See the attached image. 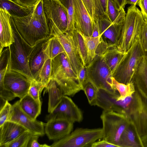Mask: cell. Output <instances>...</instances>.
I'll use <instances>...</instances> for the list:
<instances>
[{"label": "cell", "instance_id": "cell-51", "mask_svg": "<svg viewBox=\"0 0 147 147\" xmlns=\"http://www.w3.org/2000/svg\"><path fill=\"white\" fill-rule=\"evenodd\" d=\"M140 0H126V4L136 5L138 4Z\"/></svg>", "mask_w": 147, "mask_h": 147}, {"label": "cell", "instance_id": "cell-44", "mask_svg": "<svg viewBox=\"0 0 147 147\" xmlns=\"http://www.w3.org/2000/svg\"><path fill=\"white\" fill-rule=\"evenodd\" d=\"M40 136L37 135H33L31 138L28 147H50L46 144H40L38 143V140Z\"/></svg>", "mask_w": 147, "mask_h": 147}, {"label": "cell", "instance_id": "cell-36", "mask_svg": "<svg viewBox=\"0 0 147 147\" xmlns=\"http://www.w3.org/2000/svg\"><path fill=\"white\" fill-rule=\"evenodd\" d=\"M92 1L94 9V20L98 19L100 16L107 14V0H92Z\"/></svg>", "mask_w": 147, "mask_h": 147}, {"label": "cell", "instance_id": "cell-41", "mask_svg": "<svg viewBox=\"0 0 147 147\" xmlns=\"http://www.w3.org/2000/svg\"><path fill=\"white\" fill-rule=\"evenodd\" d=\"M91 19L94 23V9L92 0H82Z\"/></svg>", "mask_w": 147, "mask_h": 147}, {"label": "cell", "instance_id": "cell-4", "mask_svg": "<svg viewBox=\"0 0 147 147\" xmlns=\"http://www.w3.org/2000/svg\"><path fill=\"white\" fill-rule=\"evenodd\" d=\"M10 21L14 33L15 41L8 47L10 57L8 69L20 73L31 81H33L35 80L28 64V57L33 46L29 45L22 37L11 16Z\"/></svg>", "mask_w": 147, "mask_h": 147}, {"label": "cell", "instance_id": "cell-45", "mask_svg": "<svg viewBox=\"0 0 147 147\" xmlns=\"http://www.w3.org/2000/svg\"><path fill=\"white\" fill-rule=\"evenodd\" d=\"M138 5L144 22L147 23V0H140Z\"/></svg>", "mask_w": 147, "mask_h": 147}, {"label": "cell", "instance_id": "cell-40", "mask_svg": "<svg viewBox=\"0 0 147 147\" xmlns=\"http://www.w3.org/2000/svg\"><path fill=\"white\" fill-rule=\"evenodd\" d=\"M44 0H40L34 7L33 13L47 21L44 9Z\"/></svg>", "mask_w": 147, "mask_h": 147}, {"label": "cell", "instance_id": "cell-43", "mask_svg": "<svg viewBox=\"0 0 147 147\" xmlns=\"http://www.w3.org/2000/svg\"><path fill=\"white\" fill-rule=\"evenodd\" d=\"M41 0H14L17 3L24 7H35Z\"/></svg>", "mask_w": 147, "mask_h": 147}, {"label": "cell", "instance_id": "cell-21", "mask_svg": "<svg viewBox=\"0 0 147 147\" xmlns=\"http://www.w3.org/2000/svg\"><path fill=\"white\" fill-rule=\"evenodd\" d=\"M100 54L104 58L112 73L113 71L124 54L120 51L116 45L105 43Z\"/></svg>", "mask_w": 147, "mask_h": 147}, {"label": "cell", "instance_id": "cell-29", "mask_svg": "<svg viewBox=\"0 0 147 147\" xmlns=\"http://www.w3.org/2000/svg\"><path fill=\"white\" fill-rule=\"evenodd\" d=\"M52 61V59L46 54L45 61L38 72L36 79V81L41 82L45 88L51 80Z\"/></svg>", "mask_w": 147, "mask_h": 147}, {"label": "cell", "instance_id": "cell-49", "mask_svg": "<svg viewBox=\"0 0 147 147\" xmlns=\"http://www.w3.org/2000/svg\"><path fill=\"white\" fill-rule=\"evenodd\" d=\"M98 19H96L94 20V23L92 34L91 36L93 37H96L99 36V30L98 25Z\"/></svg>", "mask_w": 147, "mask_h": 147}, {"label": "cell", "instance_id": "cell-38", "mask_svg": "<svg viewBox=\"0 0 147 147\" xmlns=\"http://www.w3.org/2000/svg\"><path fill=\"white\" fill-rule=\"evenodd\" d=\"M9 57V47L4 48L0 54V70L8 69Z\"/></svg>", "mask_w": 147, "mask_h": 147}, {"label": "cell", "instance_id": "cell-16", "mask_svg": "<svg viewBox=\"0 0 147 147\" xmlns=\"http://www.w3.org/2000/svg\"><path fill=\"white\" fill-rule=\"evenodd\" d=\"M73 22L75 28L85 35L91 36L94 23L92 21L82 0H73Z\"/></svg>", "mask_w": 147, "mask_h": 147}, {"label": "cell", "instance_id": "cell-3", "mask_svg": "<svg viewBox=\"0 0 147 147\" xmlns=\"http://www.w3.org/2000/svg\"><path fill=\"white\" fill-rule=\"evenodd\" d=\"M12 18L20 34L31 46L52 36L47 21L33 13L22 18Z\"/></svg>", "mask_w": 147, "mask_h": 147}, {"label": "cell", "instance_id": "cell-7", "mask_svg": "<svg viewBox=\"0 0 147 147\" xmlns=\"http://www.w3.org/2000/svg\"><path fill=\"white\" fill-rule=\"evenodd\" d=\"M100 118L102 123L103 140L119 147L121 136L130 125L125 115L112 111L103 110Z\"/></svg>", "mask_w": 147, "mask_h": 147}, {"label": "cell", "instance_id": "cell-1", "mask_svg": "<svg viewBox=\"0 0 147 147\" xmlns=\"http://www.w3.org/2000/svg\"><path fill=\"white\" fill-rule=\"evenodd\" d=\"M51 79L57 83L63 95L73 96L82 90L78 76L65 53H61L52 59Z\"/></svg>", "mask_w": 147, "mask_h": 147}, {"label": "cell", "instance_id": "cell-25", "mask_svg": "<svg viewBox=\"0 0 147 147\" xmlns=\"http://www.w3.org/2000/svg\"><path fill=\"white\" fill-rule=\"evenodd\" d=\"M45 88L49 94L48 112L50 113L58 104L63 94L57 83L53 79Z\"/></svg>", "mask_w": 147, "mask_h": 147}, {"label": "cell", "instance_id": "cell-2", "mask_svg": "<svg viewBox=\"0 0 147 147\" xmlns=\"http://www.w3.org/2000/svg\"><path fill=\"white\" fill-rule=\"evenodd\" d=\"M146 54L139 38L124 54L112 73V77L118 82L125 84L133 81L139 65Z\"/></svg>", "mask_w": 147, "mask_h": 147}, {"label": "cell", "instance_id": "cell-42", "mask_svg": "<svg viewBox=\"0 0 147 147\" xmlns=\"http://www.w3.org/2000/svg\"><path fill=\"white\" fill-rule=\"evenodd\" d=\"M140 40L144 51L147 52V23L144 22L141 29Z\"/></svg>", "mask_w": 147, "mask_h": 147}, {"label": "cell", "instance_id": "cell-46", "mask_svg": "<svg viewBox=\"0 0 147 147\" xmlns=\"http://www.w3.org/2000/svg\"><path fill=\"white\" fill-rule=\"evenodd\" d=\"M78 77L79 83L82 87L83 84L87 81V74L86 67L83 65L81 67L79 71Z\"/></svg>", "mask_w": 147, "mask_h": 147}, {"label": "cell", "instance_id": "cell-24", "mask_svg": "<svg viewBox=\"0 0 147 147\" xmlns=\"http://www.w3.org/2000/svg\"><path fill=\"white\" fill-rule=\"evenodd\" d=\"M22 110L34 120H36L40 114L42 102L32 98L28 94L18 100Z\"/></svg>", "mask_w": 147, "mask_h": 147}, {"label": "cell", "instance_id": "cell-35", "mask_svg": "<svg viewBox=\"0 0 147 147\" xmlns=\"http://www.w3.org/2000/svg\"><path fill=\"white\" fill-rule=\"evenodd\" d=\"M45 86L42 83L35 80L31 81L28 94L35 100L41 102L40 95Z\"/></svg>", "mask_w": 147, "mask_h": 147}, {"label": "cell", "instance_id": "cell-50", "mask_svg": "<svg viewBox=\"0 0 147 147\" xmlns=\"http://www.w3.org/2000/svg\"><path fill=\"white\" fill-rule=\"evenodd\" d=\"M140 144L141 147H147V134L141 138Z\"/></svg>", "mask_w": 147, "mask_h": 147}, {"label": "cell", "instance_id": "cell-27", "mask_svg": "<svg viewBox=\"0 0 147 147\" xmlns=\"http://www.w3.org/2000/svg\"><path fill=\"white\" fill-rule=\"evenodd\" d=\"M68 32L71 34L83 65L86 67L89 64L88 55L85 44L82 36L76 28L73 30Z\"/></svg>", "mask_w": 147, "mask_h": 147}, {"label": "cell", "instance_id": "cell-8", "mask_svg": "<svg viewBox=\"0 0 147 147\" xmlns=\"http://www.w3.org/2000/svg\"><path fill=\"white\" fill-rule=\"evenodd\" d=\"M86 67V81L90 82L97 89H102L111 93H117L111 86L112 72L102 55L96 54Z\"/></svg>", "mask_w": 147, "mask_h": 147}, {"label": "cell", "instance_id": "cell-26", "mask_svg": "<svg viewBox=\"0 0 147 147\" xmlns=\"http://www.w3.org/2000/svg\"><path fill=\"white\" fill-rule=\"evenodd\" d=\"M111 80V87L114 90L117 91L119 93L117 100L123 99L127 97L132 96L136 91L133 81L125 84L118 82L113 77Z\"/></svg>", "mask_w": 147, "mask_h": 147}, {"label": "cell", "instance_id": "cell-52", "mask_svg": "<svg viewBox=\"0 0 147 147\" xmlns=\"http://www.w3.org/2000/svg\"><path fill=\"white\" fill-rule=\"evenodd\" d=\"M146 56L147 59V52H146Z\"/></svg>", "mask_w": 147, "mask_h": 147}, {"label": "cell", "instance_id": "cell-47", "mask_svg": "<svg viewBox=\"0 0 147 147\" xmlns=\"http://www.w3.org/2000/svg\"><path fill=\"white\" fill-rule=\"evenodd\" d=\"M91 147H118L116 145L103 140L101 141L95 142L92 144Z\"/></svg>", "mask_w": 147, "mask_h": 147}, {"label": "cell", "instance_id": "cell-31", "mask_svg": "<svg viewBox=\"0 0 147 147\" xmlns=\"http://www.w3.org/2000/svg\"><path fill=\"white\" fill-rule=\"evenodd\" d=\"M78 32L82 36L85 44L89 64L96 55V51L100 42V37L99 36L96 37H93L87 36L79 31Z\"/></svg>", "mask_w": 147, "mask_h": 147}, {"label": "cell", "instance_id": "cell-20", "mask_svg": "<svg viewBox=\"0 0 147 147\" xmlns=\"http://www.w3.org/2000/svg\"><path fill=\"white\" fill-rule=\"evenodd\" d=\"M27 131L26 129L18 123L6 121L0 127V146L3 147Z\"/></svg>", "mask_w": 147, "mask_h": 147}, {"label": "cell", "instance_id": "cell-33", "mask_svg": "<svg viewBox=\"0 0 147 147\" xmlns=\"http://www.w3.org/2000/svg\"><path fill=\"white\" fill-rule=\"evenodd\" d=\"M82 88L89 104L91 106L96 105L98 89L88 81H86L84 84Z\"/></svg>", "mask_w": 147, "mask_h": 147}, {"label": "cell", "instance_id": "cell-15", "mask_svg": "<svg viewBox=\"0 0 147 147\" xmlns=\"http://www.w3.org/2000/svg\"><path fill=\"white\" fill-rule=\"evenodd\" d=\"M31 82L21 73L7 69L4 77L3 85L0 87H4L20 99L28 94Z\"/></svg>", "mask_w": 147, "mask_h": 147}, {"label": "cell", "instance_id": "cell-32", "mask_svg": "<svg viewBox=\"0 0 147 147\" xmlns=\"http://www.w3.org/2000/svg\"><path fill=\"white\" fill-rule=\"evenodd\" d=\"M33 135L30 131H26L15 140L3 147H27L29 141Z\"/></svg>", "mask_w": 147, "mask_h": 147}, {"label": "cell", "instance_id": "cell-10", "mask_svg": "<svg viewBox=\"0 0 147 147\" xmlns=\"http://www.w3.org/2000/svg\"><path fill=\"white\" fill-rule=\"evenodd\" d=\"M83 117L81 111L71 98L63 95L56 107L46 116V120L62 119L74 123L81 122Z\"/></svg>", "mask_w": 147, "mask_h": 147}, {"label": "cell", "instance_id": "cell-37", "mask_svg": "<svg viewBox=\"0 0 147 147\" xmlns=\"http://www.w3.org/2000/svg\"><path fill=\"white\" fill-rule=\"evenodd\" d=\"M120 11L117 8L112 0H107V15L109 20L113 22L119 16Z\"/></svg>", "mask_w": 147, "mask_h": 147}, {"label": "cell", "instance_id": "cell-48", "mask_svg": "<svg viewBox=\"0 0 147 147\" xmlns=\"http://www.w3.org/2000/svg\"><path fill=\"white\" fill-rule=\"evenodd\" d=\"M114 2L117 9L120 11L124 8L126 4V0H112Z\"/></svg>", "mask_w": 147, "mask_h": 147}, {"label": "cell", "instance_id": "cell-12", "mask_svg": "<svg viewBox=\"0 0 147 147\" xmlns=\"http://www.w3.org/2000/svg\"><path fill=\"white\" fill-rule=\"evenodd\" d=\"M124 9L121 10L119 16L113 23L107 14L98 18L99 36L109 44L117 45L126 14Z\"/></svg>", "mask_w": 147, "mask_h": 147}, {"label": "cell", "instance_id": "cell-13", "mask_svg": "<svg viewBox=\"0 0 147 147\" xmlns=\"http://www.w3.org/2000/svg\"><path fill=\"white\" fill-rule=\"evenodd\" d=\"M44 9L48 25H54L63 33L67 32L68 13L59 0H44Z\"/></svg>", "mask_w": 147, "mask_h": 147}, {"label": "cell", "instance_id": "cell-17", "mask_svg": "<svg viewBox=\"0 0 147 147\" xmlns=\"http://www.w3.org/2000/svg\"><path fill=\"white\" fill-rule=\"evenodd\" d=\"M73 123L62 119L49 121L45 125V132L49 140L57 141L71 132Z\"/></svg>", "mask_w": 147, "mask_h": 147}, {"label": "cell", "instance_id": "cell-28", "mask_svg": "<svg viewBox=\"0 0 147 147\" xmlns=\"http://www.w3.org/2000/svg\"><path fill=\"white\" fill-rule=\"evenodd\" d=\"M119 147H140L135 133L130 125L124 130L119 140Z\"/></svg>", "mask_w": 147, "mask_h": 147}, {"label": "cell", "instance_id": "cell-34", "mask_svg": "<svg viewBox=\"0 0 147 147\" xmlns=\"http://www.w3.org/2000/svg\"><path fill=\"white\" fill-rule=\"evenodd\" d=\"M59 0L66 7L68 11V25L66 32L72 31L75 28L73 22L74 6L73 0Z\"/></svg>", "mask_w": 147, "mask_h": 147}, {"label": "cell", "instance_id": "cell-5", "mask_svg": "<svg viewBox=\"0 0 147 147\" xmlns=\"http://www.w3.org/2000/svg\"><path fill=\"white\" fill-rule=\"evenodd\" d=\"M140 10L136 5L127 8L117 46L119 51L125 53L139 38L144 22Z\"/></svg>", "mask_w": 147, "mask_h": 147}, {"label": "cell", "instance_id": "cell-30", "mask_svg": "<svg viewBox=\"0 0 147 147\" xmlns=\"http://www.w3.org/2000/svg\"><path fill=\"white\" fill-rule=\"evenodd\" d=\"M45 52L52 59L61 53H65L60 42L54 36H52L48 40L46 46Z\"/></svg>", "mask_w": 147, "mask_h": 147}, {"label": "cell", "instance_id": "cell-14", "mask_svg": "<svg viewBox=\"0 0 147 147\" xmlns=\"http://www.w3.org/2000/svg\"><path fill=\"white\" fill-rule=\"evenodd\" d=\"M7 121L18 123L34 135L41 136L45 134L44 123L36 119H32L24 113L20 107L18 101L12 105Z\"/></svg>", "mask_w": 147, "mask_h": 147}, {"label": "cell", "instance_id": "cell-6", "mask_svg": "<svg viewBox=\"0 0 147 147\" xmlns=\"http://www.w3.org/2000/svg\"><path fill=\"white\" fill-rule=\"evenodd\" d=\"M125 112L140 144L141 138L147 134V99L136 90Z\"/></svg>", "mask_w": 147, "mask_h": 147}, {"label": "cell", "instance_id": "cell-18", "mask_svg": "<svg viewBox=\"0 0 147 147\" xmlns=\"http://www.w3.org/2000/svg\"><path fill=\"white\" fill-rule=\"evenodd\" d=\"M49 38L42 40L33 46L29 56V68L36 80L38 72L45 61L46 46Z\"/></svg>", "mask_w": 147, "mask_h": 147}, {"label": "cell", "instance_id": "cell-39", "mask_svg": "<svg viewBox=\"0 0 147 147\" xmlns=\"http://www.w3.org/2000/svg\"><path fill=\"white\" fill-rule=\"evenodd\" d=\"M12 105L7 100L4 106L0 109V127L7 120Z\"/></svg>", "mask_w": 147, "mask_h": 147}, {"label": "cell", "instance_id": "cell-23", "mask_svg": "<svg viewBox=\"0 0 147 147\" xmlns=\"http://www.w3.org/2000/svg\"><path fill=\"white\" fill-rule=\"evenodd\" d=\"M133 81L136 90L147 99V59L146 55L139 65Z\"/></svg>", "mask_w": 147, "mask_h": 147}, {"label": "cell", "instance_id": "cell-22", "mask_svg": "<svg viewBox=\"0 0 147 147\" xmlns=\"http://www.w3.org/2000/svg\"><path fill=\"white\" fill-rule=\"evenodd\" d=\"M34 7H24L12 0H0V8L12 17L21 18L30 15L33 12Z\"/></svg>", "mask_w": 147, "mask_h": 147}, {"label": "cell", "instance_id": "cell-11", "mask_svg": "<svg viewBox=\"0 0 147 147\" xmlns=\"http://www.w3.org/2000/svg\"><path fill=\"white\" fill-rule=\"evenodd\" d=\"M51 34L56 37L63 48L71 66L78 76L83 66L70 32L63 33L55 26L49 25Z\"/></svg>", "mask_w": 147, "mask_h": 147}, {"label": "cell", "instance_id": "cell-9", "mask_svg": "<svg viewBox=\"0 0 147 147\" xmlns=\"http://www.w3.org/2000/svg\"><path fill=\"white\" fill-rule=\"evenodd\" d=\"M102 128H78L67 136L53 143L52 147H88L103 138Z\"/></svg>", "mask_w": 147, "mask_h": 147}, {"label": "cell", "instance_id": "cell-19", "mask_svg": "<svg viewBox=\"0 0 147 147\" xmlns=\"http://www.w3.org/2000/svg\"><path fill=\"white\" fill-rule=\"evenodd\" d=\"M14 41L10 16L0 8V54L4 48L9 47Z\"/></svg>", "mask_w": 147, "mask_h": 147}]
</instances>
